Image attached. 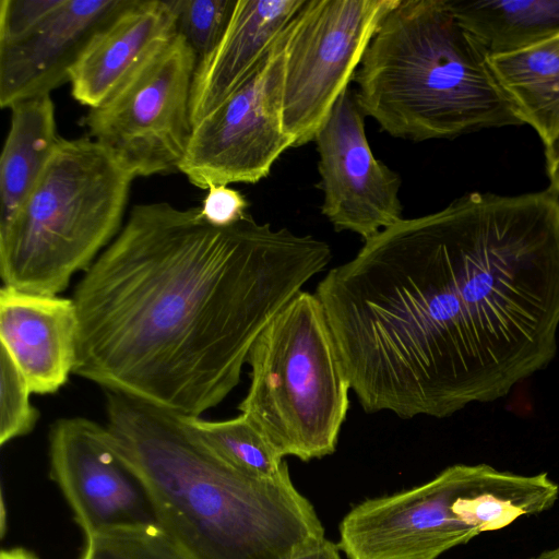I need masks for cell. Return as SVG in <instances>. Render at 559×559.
Listing matches in <instances>:
<instances>
[{
	"label": "cell",
	"mask_w": 559,
	"mask_h": 559,
	"mask_svg": "<svg viewBox=\"0 0 559 559\" xmlns=\"http://www.w3.org/2000/svg\"><path fill=\"white\" fill-rule=\"evenodd\" d=\"M314 294L366 413L499 400L557 353L559 193L472 192L402 218Z\"/></svg>",
	"instance_id": "6da1fadb"
},
{
	"label": "cell",
	"mask_w": 559,
	"mask_h": 559,
	"mask_svg": "<svg viewBox=\"0 0 559 559\" xmlns=\"http://www.w3.org/2000/svg\"><path fill=\"white\" fill-rule=\"evenodd\" d=\"M331 258L325 241L249 213L221 227L201 207L136 204L74 289L73 373L201 416L238 385L258 335Z\"/></svg>",
	"instance_id": "7a4b0ae2"
},
{
	"label": "cell",
	"mask_w": 559,
	"mask_h": 559,
	"mask_svg": "<svg viewBox=\"0 0 559 559\" xmlns=\"http://www.w3.org/2000/svg\"><path fill=\"white\" fill-rule=\"evenodd\" d=\"M110 440L143 483L158 524L191 559H292L324 528L288 468L259 477L205 448L181 416L105 391Z\"/></svg>",
	"instance_id": "3957f363"
},
{
	"label": "cell",
	"mask_w": 559,
	"mask_h": 559,
	"mask_svg": "<svg viewBox=\"0 0 559 559\" xmlns=\"http://www.w3.org/2000/svg\"><path fill=\"white\" fill-rule=\"evenodd\" d=\"M353 81L365 116L394 138L423 142L524 124L449 0H399Z\"/></svg>",
	"instance_id": "277c9868"
},
{
	"label": "cell",
	"mask_w": 559,
	"mask_h": 559,
	"mask_svg": "<svg viewBox=\"0 0 559 559\" xmlns=\"http://www.w3.org/2000/svg\"><path fill=\"white\" fill-rule=\"evenodd\" d=\"M133 179L93 139H62L0 231L3 285L50 296L63 292L119 234Z\"/></svg>",
	"instance_id": "5b68a950"
},
{
	"label": "cell",
	"mask_w": 559,
	"mask_h": 559,
	"mask_svg": "<svg viewBox=\"0 0 559 559\" xmlns=\"http://www.w3.org/2000/svg\"><path fill=\"white\" fill-rule=\"evenodd\" d=\"M543 488L531 474L454 464L429 481L352 508L340 523L347 559H438L483 533L538 515Z\"/></svg>",
	"instance_id": "8992f818"
},
{
	"label": "cell",
	"mask_w": 559,
	"mask_h": 559,
	"mask_svg": "<svg viewBox=\"0 0 559 559\" xmlns=\"http://www.w3.org/2000/svg\"><path fill=\"white\" fill-rule=\"evenodd\" d=\"M238 406L282 456L332 454L346 419L350 384L318 296L299 292L264 326L247 359Z\"/></svg>",
	"instance_id": "52a82bcc"
},
{
	"label": "cell",
	"mask_w": 559,
	"mask_h": 559,
	"mask_svg": "<svg viewBox=\"0 0 559 559\" xmlns=\"http://www.w3.org/2000/svg\"><path fill=\"white\" fill-rule=\"evenodd\" d=\"M197 63L191 47L176 34L85 117L91 139L134 178L178 169L193 129Z\"/></svg>",
	"instance_id": "ba28073f"
},
{
	"label": "cell",
	"mask_w": 559,
	"mask_h": 559,
	"mask_svg": "<svg viewBox=\"0 0 559 559\" xmlns=\"http://www.w3.org/2000/svg\"><path fill=\"white\" fill-rule=\"evenodd\" d=\"M399 0H306L289 25L282 91L285 131L313 141Z\"/></svg>",
	"instance_id": "9c48e42d"
},
{
	"label": "cell",
	"mask_w": 559,
	"mask_h": 559,
	"mask_svg": "<svg viewBox=\"0 0 559 559\" xmlns=\"http://www.w3.org/2000/svg\"><path fill=\"white\" fill-rule=\"evenodd\" d=\"M288 29L248 80L193 126L178 167L193 186L209 190L235 182L257 183L294 147L282 117Z\"/></svg>",
	"instance_id": "30bf717a"
},
{
	"label": "cell",
	"mask_w": 559,
	"mask_h": 559,
	"mask_svg": "<svg viewBox=\"0 0 559 559\" xmlns=\"http://www.w3.org/2000/svg\"><path fill=\"white\" fill-rule=\"evenodd\" d=\"M49 462L85 536L158 524L143 483L115 449L106 426L84 417L57 419L49 431Z\"/></svg>",
	"instance_id": "8fae6325"
},
{
	"label": "cell",
	"mask_w": 559,
	"mask_h": 559,
	"mask_svg": "<svg viewBox=\"0 0 559 559\" xmlns=\"http://www.w3.org/2000/svg\"><path fill=\"white\" fill-rule=\"evenodd\" d=\"M365 114L347 88L319 129L321 212L335 230H349L364 242L401 221V178L378 159L365 131Z\"/></svg>",
	"instance_id": "7c38bea8"
},
{
	"label": "cell",
	"mask_w": 559,
	"mask_h": 559,
	"mask_svg": "<svg viewBox=\"0 0 559 559\" xmlns=\"http://www.w3.org/2000/svg\"><path fill=\"white\" fill-rule=\"evenodd\" d=\"M132 0H58L17 37L0 40V105L10 108L50 95L70 73L93 36Z\"/></svg>",
	"instance_id": "4fadbf2b"
},
{
	"label": "cell",
	"mask_w": 559,
	"mask_h": 559,
	"mask_svg": "<svg viewBox=\"0 0 559 559\" xmlns=\"http://www.w3.org/2000/svg\"><path fill=\"white\" fill-rule=\"evenodd\" d=\"M79 317L73 299L2 285L0 342L32 393H56L73 372Z\"/></svg>",
	"instance_id": "5bb4252c"
},
{
	"label": "cell",
	"mask_w": 559,
	"mask_h": 559,
	"mask_svg": "<svg viewBox=\"0 0 559 559\" xmlns=\"http://www.w3.org/2000/svg\"><path fill=\"white\" fill-rule=\"evenodd\" d=\"M175 0H132L90 40L70 73L75 100L102 105L177 34Z\"/></svg>",
	"instance_id": "9a60e30c"
},
{
	"label": "cell",
	"mask_w": 559,
	"mask_h": 559,
	"mask_svg": "<svg viewBox=\"0 0 559 559\" xmlns=\"http://www.w3.org/2000/svg\"><path fill=\"white\" fill-rule=\"evenodd\" d=\"M305 1L237 0L223 38L197 64L190 100L193 126L248 80Z\"/></svg>",
	"instance_id": "2e32d148"
},
{
	"label": "cell",
	"mask_w": 559,
	"mask_h": 559,
	"mask_svg": "<svg viewBox=\"0 0 559 559\" xmlns=\"http://www.w3.org/2000/svg\"><path fill=\"white\" fill-rule=\"evenodd\" d=\"M0 156V231L5 229L61 142L50 95L17 102Z\"/></svg>",
	"instance_id": "e0dca14e"
},
{
	"label": "cell",
	"mask_w": 559,
	"mask_h": 559,
	"mask_svg": "<svg viewBox=\"0 0 559 559\" xmlns=\"http://www.w3.org/2000/svg\"><path fill=\"white\" fill-rule=\"evenodd\" d=\"M524 124L543 144L559 131V33L522 49L489 56Z\"/></svg>",
	"instance_id": "ac0fdd59"
},
{
	"label": "cell",
	"mask_w": 559,
	"mask_h": 559,
	"mask_svg": "<svg viewBox=\"0 0 559 559\" xmlns=\"http://www.w3.org/2000/svg\"><path fill=\"white\" fill-rule=\"evenodd\" d=\"M461 25L489 56L559 33V0H449Z\"/></svg>",
	"instance_id": "d6986e66"
},
{
	"label": "cell",
	"mask_w": 559,
	"mask_h": 559,
	"mask_svg": "<svg viewBox=\"0 0 559 559\" xmlns=\"http://www.w3.org/2000/svg\"><path fill=\"white\" fill-rule=\"evenodd\" d=\"M185 424L218 459L259 477H276L288 468L278 451L245 415L224 420L180 415Z\"/></svg>",
	"instance_id": "ffe728a7"
},
{
	"label": "cell",
	"mask_w": 559,
	"mask_h": 559,
	"mask_svg": "<svg viewBox=\"0 0 559 559\" xmlns=\"http://www.w3.org/2000/svg\"><path fill=\"white\" fill-rule=\"evenodd\" d=\"M81 559H191L159 524L85 536Z\"/></svg>",
	"instance_id": "44dd1931"
},
{
	"label": "cell",
	"mask_w": 559,
	"mask_h": 559,
	"mask_svg": "<svg viewBox=\"0 0 559 559\" xmlns=\"http://www.w3.org/2000/svg\"><path fill=\"white\" fill-rule=\"evenodd\" d=\"M236 4L237 0H175L177 34L191 47L198 62L223 38Z\"/></svg>",
	"instance_id": "7402d4cb"
},
{
	"label": "cell",
	"mask_w": 559,
	"mask_h": 559,
	"mask_svg": "<svg viewBox=\"0 0 559 559\" xmlns=\"http://www.w3.org/2000/svg\"><path fill=\"white\" fill-rule=\"evenodd\" d=\"M29 386L8 354L0 346V444L29 433L39 417L31 404Z\"/></svg>",
	"instance_id": "603a6c76"
},
{
	"label": "cell",
	"mask_w": 559,
	"mask_h": 559,
	"mask_svg": "<svg viewBox=\"0 0 559 559\" xmlns=\"http://www.w3.org/2000/svg\"><path fill=\"white\" fill-rule=\"evenodd\" d=\"M58 0H1L0 40L23 34L51 11Z\"/></svg>",
	"instance_id": "cb8c5ba5"
},
{
	"label": "cell",
	"mask_w": 559,
	"mask_h": 559,
	"mask_svg": "<svg viewBox=\"0 0 559 559\" xmlns=\"http://www.w3.org/2000/svg\"><path fill=\"white\" fill-rule=\"evenodd\" d=\"M249 203L236 189L214 186L207 190L201 207L203 217L215 226H229L247 214Z\"/></svg>",
	"instance_id": "d4e9b609"
},
{
	"label": "cell",
	"mask_w": 559,
	"mask_h": 559,
	"mask_svg": "<svg viewBox=\"0 0 559 559\" xmlns=\"http://www.w3.org/2000/svg\"><path fill=\"white\" fill-rule=\"evenodd\" d=\"M549 189L559 193V131L544 144Z\"/></svg>",
	"instance_id": "484cf974"
},
{
	"label": "cell",
	"mask_w": 559,
	"mask_h": 559,
	"mask_svg": "<svg viewBox=\"0 0 559 559\" xmlns=\"http://www.w3.org/2000/svg\"><path fill=\"white\" fill-rule=\"evenodd\" d=\"M292 559H342L337 544L324 539L314 548Z\"/></svg>",
	"instance_id": "4316f807"
},
{
	"label": "cell",
	"mask_w": 559,
	"mask_h": 559,
	"mask_svg": "<svg viewBox=\"0 0 559 559\" xmlns=\"http://www.w3.org/2000/svg\"><path fill=\"white\" fill-rule=\"evenodd\" d=\"M0 559H38L33 552L15 547L11 549H2L0 552Z\"/></svg>",
	"instance_id": "83f0119b"
},
{
	"label": "cell",
	"mask_w": 559,
	"mask_h": 559,
	"mask_svg": "<svg viewBox=\"0 0 559 559\" xmlns=\"http://www.w3.org/2000/svg\"><path fill=\"white\" fill-rule=\"evenodd\" d=\"M527 559H559V546L552 549L544 550L538 555Z\"/></svg>",
	"instance_id": "f1b7e54d"
}]
</instances>
